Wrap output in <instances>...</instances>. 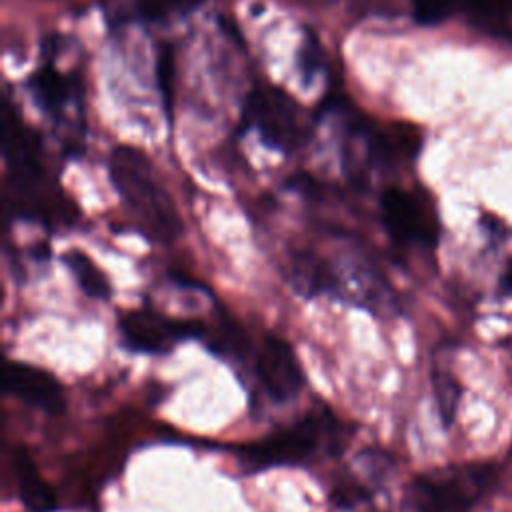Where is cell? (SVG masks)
<instances>
[{
    "label": "cell",
    "instance_id": "6da1fadb",
    "mask_svg": "<svg viewBox=\"0 0 512 512\" xmlns=\"http://www.w3.org/2000/svg\"><path fill=\"white\" fill-rule=\"evenodd\" d=\"M0 142L6 162L10 196L6 206L16 216L40 220L44 224H70L76 206L66 198L56 178L44 162L40 136L22 120L8 98L2 100Z\"/></svg>",
    "mask_w": 512,
    "mask_h": 512
},
{
    "label": "cell",
    "instance_id": "7a4b0ae2",
    "mask_svg": "<svg viewBox=\"0 0 512 512\" xmlns=\"http://www.w3.org/2000/svg\"><path fill=\"white\" fill-rule=\"evenodd\" d=\"M108 172L126 210L152 242L170 244L182 234L178 208L144 152L116 146L110 152Z\"/></svg>",
    "mask_w": 512,
    "mask_h": 512
},
{
    "label": "cell",
    "instance_id": "3957f363",
    "mask_svg": "<svg viewBox=\"0 0 512 512\" xmlns=\"http://www.w3.org/2000/svg\"><path fill=\"white\" fill-rule=\"evenodd\" d=\"M344 438L346 434L338 418L322 408L252 444L240 446L236 454L240 468L250 474L274 466L304 464L322 450L336 454L344 446Z\"/></svg>",
    "mask_w": 512,
    "mask_h": 512
},
{
    "label": "cell",
    "instance_id": "277c9868",
    "mask_svg": "<svg viewBox=\"0 0 512 512\" xmlns=\"http://www.w3.org/2000/svg\"><path fill=\"white\" fill-rule=\"evenodd\" d=\"M256 130L260 138L282 152L302 148L310 138V124L302 106L284 90L256 84L242 104V130Z\"/></svg>",
    "mask_w": 512,
    "mask_h": 512
},
{
    "label": "cell",
    "instance_id": "5b68a950",
    "mask_svg": "<svg viewBox=\"0 0 512 512\" xmlns=\"http://www.w3.org/2000/svg\"><path fill=\"white\" fill-rule=\"evenodd\" d=\"M494 482L488 464H464L418 476L408 486L414 512H466Z\"/></svg>",
    "mask_w": 512,
    "mask_h": 512
},
{
    "label": "cell",
    "instance_id": "8992f818",
    "mask_svg": "<svg viewBox=\"0 0 512 512\" xmlns=\"http://www.w3.org/2000/svg\"><path fill=\"white\" fill-rule=\"evenodd\" d=\"M380 214L384 230L398 246H436L440 222L426 194L390 186L380 196Z\"/></svg>",
    "mask_w": 512,
    "mask_h": 512
},
{
    "label": "cell",
    "instance_id": "52a82bcc",
    "mask_svg": "<svg viewBox=\"0 0 512 512\" xmlns=\"http://www.w3.org/2000/svg\"><path fill=\"white\" fill-rule=\"evenodd\" d=\"M118 328L126 348L142 354H166L178 342L202 338L206 332V324L196 318H170L152 308L124 312Z\"/></svg>",
    "mask_w": 512,
    "mask_h": 512
},
{
    "label": "cell",
    "instance_id": "ba28073f",
    "mask_svg": "<svg viewBox=\"0 0 512 512\" xmlns=\"http://www.w3.org/2000/svg\"><path fill=\"white\" fill-rule=\"evenodd\" d=\"M28 88L38 108L56 126H70L72 122L80 126V116H84V80L78 70L64 72L52 60H44L32 72Z\"/></svg>",
    "mask_w": 512,
    "mask_h": 512
},
{
    "label": "cell",
    "instance_id": "9c48e42d",
    "mask_svg": "<svg viewBox=\"0 0 512 512\" xmlns=\"http://www.w3.org/2000/svg\"><path fill=\"white\" fill-rule=\"evenodd\" d=\"M254 370L268 398L278 404L294 400L306 382L292 344L272 332L262 338L256 350Z\"/></svg>",
    "mask_w": 512,
    "mask_h": 512
},
{
    "label": "cell",
    "instance_id": "30bf717a",
    "mask_svg": "<svg viewBox=\"0 0 512 512\" xmlns=\"http://www.w3.org/2000/svg\"><path fill=\"white\" fill-rule=\"evenodd\" d=\"M4 390L24 404L48 414H60L66 406V394L54 374L24 362H6Z\"/></svg>",
    "mask_w": 512,
    "mask_h": 512
},
{
    "label": "cell",
    "instance_id": "8fae6325",
    "mask_svg": "<svg viewBox=\"0 0 512 512\" xmlns=\"http://www.w3.org/2000/svg\"><path fill=\"white\" fill-rule=\"evenodd\" d=\"M286 282L304 298H342V280L338 268L310 250L294 252L288 258Z\"/></svg>",
    "mask_w": 512,
    "mask_h": 512
},
{
    "label": "cell",
    "instance_id": "7c38bea8",
    "mask_svg": "<svg viewBox=\"0 0 512 512\" xmlns=\"http://www.w3.org/2000/svg\"><path fill=\"white\" fill-rule=\"evenodd\" d=\"M16 466V482H18V496L28 512H54L58 508V500L50 484L40 476L34 460L30 454L20 448L18 456L14 458Z\"/></svg>",
    "mask_w": 512,
    "mask_h": 512
},
{
    "label": "cell",
    "instance_id": "4fadbf2b",
    "mask_svg": "<svg viewBox=\"0 0 512 512\" xmlns=\"http://www.w3.org/2000/svg\"><path fill=\"white\" fill-rule=\"evenodd\" d=\"M62 262L68 266V270L74 274L78 286L82 288V292L88 298H96V300H106L112 292L110 282L106 278V274L94 264V260L84 254L82 250H68L62 256Z\"/></svg>",
    "mask_w": 512,
    "mask_h": 512
},
{
    "label": "cell",
    "instance_id": "5bb4252c",
    "mask_svg": "<svg viewBox=\"0 0 512 512\" xmlns=\"http://www.w3.org/2000/svg\"><path fill=\"white\" fill-rule=\"evenodd\" d=\"M204 336L208 348L222 358H244L250 350L248 338L244 336L242 328H238L234 322L226 318H222L214 328L206 326Z\"/></svg>",
    "mask_w": 512,
    "mask_h": 512
},
{
    "label": "cell",
    "instance_id": "9a60e30c",
    "mask_svg": "<svg viewBox=\"0 0 512 512\" xmlns=\"http://www.w3.org/2000/svg\"><path fill=\"white\" fill-rule=\"evenodd\" d=\"M470 22L486 34H502L506 18L512 14V0H464Z\"/></svg>",
    "mask_w": 512,
    "mask_h": 512
},
{
    "label": "cell",
    "instance_id": "2e32d148",
    "mask_svg": "<svg viewBox=\"0 0 512 512\" xmlns=\"http://www.w3.org/2000/svg\"><path fill=\"white\" fill-rule=\"evenodd\" d=\"M432 386H434L438 414H440L444 426H450L456 416L458 402H460V386L454 380V376L448 372H434Z\"/></svg>",
    "mask_w": 512,
    "mask_h": 512
},
{
    "label": "cell",
    "instance_id": "e0dca14e",
    "mask_svg": "<svg viewBox=\"0 0 512 512\" xmlns=\"http://www.w3.org/2000/svg\"><path fill=\"white\" fill-rule=\"evenodd\" d=\"M456 0H410L412 18L422 26H436L446 22L456 12Z\"/></svg>",
    "mask_w": 512,
    "mask_h": 512
},
{
    "label": "cell",
    "instance_id": "ac0fdd59",
    "mask_svg": "<svg viewBox=\"0 0 512 512\" xmlns=\"http://www.w3.org/2000/svg\"><path fill=\"white\" fill-rule=\"evenodd\" d=\"M156 74H158V88H160V94H162V100H164V112L170 118V114H172V96H174V88H172L174 54H172V48L168 44H164L158 50Z\"/></svg>",
    "mask_w": 512,
    "mask_h": 512
},
{
    "label": "cell",
    "instance_id": "d6986e66",
    "mask_svg": "<svg viewBox=\"0 0 512 512\" xmlns=\"http://www.w3.org/2000/svg\"><path fill=\"white\" fill-rule=\"evenodd\" d=\"M202 0H144L136 6V16L144 20H160L174 12H186Z\"/></svg>",
    "mask_w": 512,
    "mask_h": 512
},
{
    "label": "cell",
    "instance_id": "ffe728a7",
    "mask_svg": "<svg viewBox=\"0 0 512 512\" xmlns=\"http://www.w3.org/2000/svg\"><path fill=\"white\" fill-rule=\"evenodd\" d=\"M320 42L316 40V36L312 32H306V38H304V44H302V60H300V66H302V72L306 76V80L312 78L314 70H318V64L322 62V50H320Z\"/></svg>",
    "mask_w": 512,
    "mask_h": 512
},
{
    "label": "cell",
    "instance_id": "44dd1931",
    "mask_svg": "<svg viewBox=\"0 0 512 512\" xmlns=\"http://www.w3.org/2000/svg\"><path fill=\"white\" fill-rule=\"evenodd\" d=\"M504 284H506V288L512 292V266H510L508 272L504 274Z\"/></svg>",
    "mask_w": 512,
    "mask_h": 512
}]
</instances>
